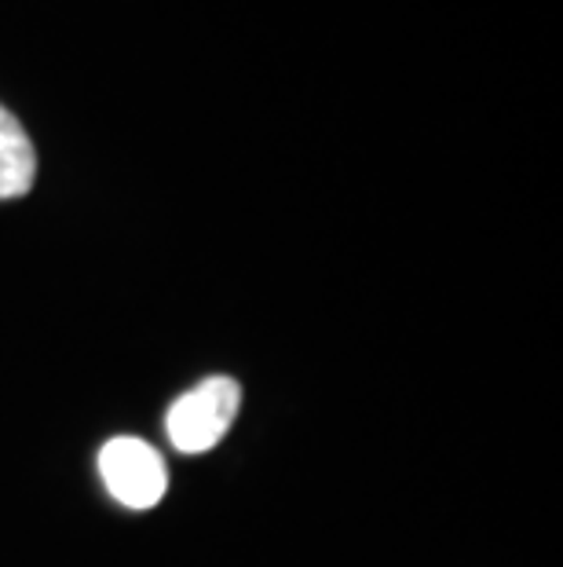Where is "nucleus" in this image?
Here are the masks:
<instances>
[{
    "mask_svg": "<svg viewBox=\"0 0 563 567\" xmlns=\"http://www.w3.org/2000/svg\"><path fill=\"white\" fill-rule=\"evenodd\" d=\"M238 403H242V389L234 378H209L169 406L165 432L179 454H206L227 436Z\"/></svg>",
    "mask_w": 563,
    "mask_h": 567,
    "instance_id": "1",
    "label": "nucleus"
},
{
    "mask_svg": "<svg viewBox=\"0 0 563 567\" xmlns=\"http://www.w3.org/2000/svg\"><path fill=\"white\" fill-rule=\"evenodd\" d=\"M103 487L114 494L125 509H154L169 491V468L150 443L117 436L100 451Z\"/></svg>",
    "mask_w": 563,
    "mask_h": 567,
    "instance_id": "2",
    "label": "nucleus"
},
{
    "mask_svg": "<svg viewBox=\"0 0 563 567\" xmlns=\"http://www.w3.org/2000/svg\"><path fill=\"white\" fill-rule=\"evenodd\" d=\"M33 176H38V151L19 117L0 106V198L30 195Z\"/></svg>",
    "mask_w": 563,
    "mask_h": 567,
    "instance_id": "3",
    "label": "nucleus"
}]
</instances>
